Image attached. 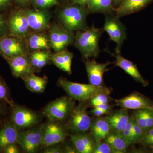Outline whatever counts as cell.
Instances as JSON below:
<instances>
[{
    "label": "cell",
    "instance_id": "1",
    "mask_svg": "<svg viewBox=\"0 0 153 153\" xmlns=\"http://www.w3.org/2000/svg\"><path fill=\"white\" fill-rule=\"evenodd\" d=\"M58 84L70 97L79 101H87L98 94L110 95L113 90L112 88L104 85L96 86L90 83L83 84L71 82L63 77L59 78Z\"/></svg>",
    "mask_w": 153,
    "mask_h": 153
},
{
    "label": "cell",
    "instance_id": "2",
    "mask_svg": "<svg viewBox=\"0 0 153 153\" xmlns=\"http://www.w3.org/2000/svg\"><path fill=\"white\" fill-rule=\"evenodd\" d=\"M103 30V29L96 28L93 26L76 31L74 36V46L85 59L96 58L98 56L100 39Z\"/></svg>",
    "mask_w": 153,
    "mask_h": 153
},
{
    "label": "cell",
    "instance_id": "3",
    "mask_svg": "<svg viewBox=\"0 0 153 153\" xmlns=\"http://www.w3.org/2000/svg\"><path fill=\"white\" fill-rule=\"evenodd\" d=\"M88 12L85 7L78 4H69L62 7L58 11L60 25L70 32L87 28L86 19Z\"/></svg>",
    "mask_w": 153,
    "mask_h": 153
},
{
    "label": "cell",
    "instance_id": "4",
    "mask_svg": "<svg viewBox=\"0 0 153 153\" xmlns=\"http://www.w3.org/2000/svg\"><path fill=\"white\" fill-rule=\"evenodd\" d=\"M87 101H80L69 115L67 124V130L75 134L85 132L89 131L92 123L87 111Z\"/></svg>",
    "mask_w": 153,
    "mask_h": 153
},
{
    "label": "cell",
    "instance_id": "5",
    "mask_svg": "<svg viewBox=\"0 0 153 153\" xmlns=\"http://www.w3.org/2000/svg\"><path fill=\"white\" fill-rule=\"evenodd\" d=\"M74 106L73 98L62 97L47 105L43 110V114L50 121H63L69 117Z\"/></svg>",
    "mask_w": 153,
    "mask_h": 153
},
{
    "label": "cell",
    "instance_id": "6",
    "mask_svg": "<svg viewBox=\"0 0 153 153\" xmlns=\"http://www.w3.org/2000/svg\"><path fill=\"white\" fill-rule=\"evenodd\" d=\"M30 52L26 38L12 35L0 38V54L6 60L21 55H28Z\"/></svg>",
    "mask_w": 153,
    "mask_h": 153
},
{
    "label": "cell",
    "instance_id": "7",
    "mask_svg": "<svg viewBox=\"0 0 153 153\" xmlns=\"http://www.w3.org/2000/svg\"><path fill=\"white\" fill-rule=\"evenodd\" d=\"M103 29L108 34L110 40L116 44V53L120 54L123 44L126 38V33L119 18L112 14L106 15Z\"/></svg>",
    "mask_w": 153,
    "mask_h": 153
},
{
    "label": "cell",
    "instance_id": "8",
    "mask_svg": "<svg viewBox=\"0 0 153 153\" xmlns=\"http://www.w3.org/2000/svg\"><path fill=\"white\" fill-rule=\"evenodd\" d=\"M49 38L50 46L55 52L66 49L74 42V33L66 30L60 24L50 25L49 29Z\"/></svg>",
    "mask_w": 153,
    "mask_h": 153
},
{
    "label": "cell",
    "instance_id": "9",
    "mask_svg": "<svg viewBox=\"0 0 153 153\" xmlns=\"http://www.w3.org/2000/svg\"><path fill=\"white\" fill-rule=\"evenodd\" d=\"M17 143L26 152H36L42 145V127L27 131H18Z\"/></svg>",
    "mask_w": 153,
    "mask_h": 153
},
{
    "label": "cell",
    "instance_id": "10",
    "mask_svg": "<svg viewBox=\"0 0 153 153\" xmlns=\"http://www.w3.org/2000/svg\"><path fill=\"white\" fill-rule=\"evenodd\" d=\"M51 121L42 127V145L47 147L62 142L68 135L64 127Z\"/></svg>",
    "mask_w": 153,
    "mask_h": 153
},
{
    "label": "cell",
    "instance_id": "11",
    "mask_svg": "<svg viewBox=\"0 0 153 153\" xmlns=\"http://www.w3.org/2000/svg\"><path fill=\"white\" fill-rule=\"evenodd\" d=\"M8 30L11 35L26 38L30 29L24 9L14 11L7 22Z\"/></svg>",
    "mask_w": 153,
    "mask_h": 153
},
{
    "label": "cell",
    "instance_id": "12",
    "mask_svg": "<svg viewBox=\"0 0 153 153\" xmlns=\"http://www.w3.org/2000/svg\"><path fill=\"white\" fill-rule=\"evenodd\" d=\"M117 106L126 109L153 108V100L137 91L120 99L114 100Z\"/></svg>",
    "mask_w": 153,
    "mask_h": 153
},
{
    "label": "cell",
    "instance_id": "13",
    "mask_svg": "<svg viewBox=\"0 0 153 153\" xmlns=\"http://www.w3.org/2000/svg\"><path fill=\"white\" fill-rule=\"evenodd\" d=\"M30 30L33 31L49 30L51 14L47 10L24 9Z\"/></svg>",
    "mask_w": 153,
    "mask_h": 153
},
{
    "label": "cell",
    "instance_id": "14",
    "mask_svg": "<svg viewBox=\"0 0 153 153\" xmlns=\"http://www.w3.org/2000/svg\"><path fill=\"white\" fill-rule=\"evenodd\" d=\"M11 119L18 130L32 126L38 121V116L35 113L26 108L18 106L13 109Z\"/></svg>",
    "mask_w": 153,
    "mask_h": 153
},
{
    "label": "cell",
    "instance_id": "15",
    "mask_svg": "<svg viewBox=\"0 0 153 153\" xmlns=\"http://www.w3.org/2000/svg\"><path fill=\"white\" fill-rule=\"evenodd\" d=\"M6 60L10 67L12 74L17 78L23 79L36 72L29 55L17 56Z\"/></svg>",
    "mask_w": 153,
    "mask_h": 153
},
{
    "label": "cell",
    "instance_id": "16",
    "mask_svg": "<svg viewBox=\"0 0 153 153\" xmlns=\"http://www.w3.org/2000/svg\"><path fill=\"white\" fill-rule=\"evenodd\" d=\"M112 62L108 61L105 63H98L94 60L86 59L84 62L89 83L96 86L104 84L103 75L108 69L107 66Z\"/></svg>",
    "mask_w": 153,
    "mask_h": 153
},
{
    "label": "cell",
    "instance_id": "17",
    "mask_svg": "<svg viewBox=\"0 0 153 153\" xmlns=\"http://www.w3.org/2000/svg\"><path fill=\"white\" fill-rule=\"evenodd\" d=\"M112 55L115 58V64L116 66L120 67L126 73L131 76L136 82L140 83L144 87L147 86L149 82L145 79L140 73L136 65L122 56L120 54Z\"/></svg>",
    "mask_w": 153,
    "mask_h": 153
},
{
    "label": "cell",
    "instance_id": "18",
    "mask_svg": "<svg viewBox=\"0 0 153 153\" xmlns=\"http://www.w3.org/2000/svg\"><path fill=\"white\" fill-rule=\"evenodd\" d=\"M106 117L111 132L121 134L126 127L130 116L127 109L121 108L109 114Z\"/></svg>",
    "mask_w": 153,
    "mask_h": 153
},
{
    "label": "cell",
    "instance_id": "19",
    "mask_svg": "<svg viewBox=\"0 0 153 153\" xmlns=\"http://www.w3.org/2000/svg\"><path fill=\"white\" fill-rule=\"evenodd\" d=\"M30 51L49 50L51 48L49 35L44 31L30 32L26 38Z\"/></svg>",
    "mask_w": 153,
    "mask_h": 153
},
{
    "label": "cell",
    "instance_id": "20",
    "mask_svg": "<svg viewBox=\"0 0 153 153\" xmlns=\"http://www.w3.org/2000/svg\"><path fill=\"white\" fill-rule=\"evenodd\" d=\"M80 133L70 135L71 141L74 145L76 152L94 153L95 140L92 135Z\"/></svg>",
    "mask_w": 153,
    "mask_h": 153
},
{
    "label": "cell",
    "instance_id": "21",
    "mask_svg": "<svg viewBox=\"0 0 153 153\" xmlns=\"http://www.w3.org/2000/svg\"><path fill=\"white\" fill-rule=\"evenodd\" d=\"M153 0H123L115 10L116 16L120 18L136 13L145 8Z\"/></svg>",
    "mask_w": 153,
    "mask_h": 153
},
{
    "label": "cell",
    "instance_id": "22",
    "mask_svg": "<svg viewBox=\"0 0 153 153\" xmlns=\"http://www.w3.org/2000/svg\"><path fill=\"white\" fill-rule=\"evenodd\" d=\"M131 117L144 134L153 128V108L135 110Z\"/></svg>",
    "mask_w": 153,
    "mask_h": 153
},
{
    "label": "cell",
    "instance_id": "23",
    "mask_svg": "<svg viewBox=\"0 0 153 153\" xmlns=\"http://www.w3.org/2000/svg\"><path fill=\"white\" fill-rule=\"evenodd\" d=\"M18 130L13 122H8L0 130V151L4 152L9 145L17 143Z\"/></svg>",
    "mask_w": 153,
    "mask_h": 153
},
{
    "label": "cell",
    "instance_id": "24",
    "mask_svg": "<svg viewBox=\"0 0 153 153\" xmlns=\"http://www.w3.org/2000/svg\"><path fill=\"white\" fill-rule=\"evenodd\" d=\"M90 130L95 141L104 140L111 132L106 117H98L92 121Z\"/></svg>",
    "mask_w": 153,
    "mask_h": 153
},
{
    "label": "cell",
    "instance_id": "25",
    "mask_svg": "<svg viewBox=\"0 0 153 153\" xmlns=\"http://www.w3.org/2000/svg\"><path fill=\"white\" fill-rule=\"evenodd\" d=\"M73 58V53L66 49L52 54L51 61L60 70L70 74Z\"/></svg>",
    "mask_w": 153,
    "mask_h": 153
},
{
    "label": "cell",
    "instance_id": "26",
    "mask_svg": "<svg viewBox=\"0 0 153 153\" xmlns=\"http://www.w3.org/2000/svg\"><path fill=\"white\" fill-rule=\"evenodd\" d=\"M112 0H91L86 6L88 13H101L108 15L115 11Z\"/></svg>",
    "mask_w": 153,
    "mask_h": 153
},
{
    "label": "cell",
    "instance_id": "27",
    "mask_svg": "<svg viewBox=\"0 0 153 153\" xmlns=\"http://www.w3.org/2000/svg\"><path fill=\"white\" fill-rule=\"evenodd\" d=\"M23 80L27 88L30 91L36 93L44 92L48 82L46 77L37 76L34 73L25 77Z\"/></svg>",
    "mask_w": 153,
    "mask_h": 153
},
{
    "label": "cell",
    "instance_id": "28",
    "mask_svg": "<svg viewBox=\"0 0 153 153\" xmlns=\"http://www.w3.org/2000/svg\"><path fill=\"white\" fill-rule=\"evenodd\" d=\"M52 54L49 50L33 51L30 54V59L33 68L40 70L51 61Z\"/></svg>",
    "mask_w": 153,
    "mask_h": 153
},
{
    "label": "cell",
    "instance_id": "29",
    "mask_svg": "<svg viewBox=\"0 0 153 153\" xmlns=\"http://www.w3.org/2000/svg\"><path fill=\"white\" fill-rule=\"evenodd\" d=\"M104 140L112 148L114 153L126 152L129 145L120 134L110 132Z\"/></svg>",
    "mask_w": 153,
    "mask_h": 153
},
{
    "label": "cell",
    "instance_id": "30",
    "mask_svg": "<svg viewBox=\"0 0 153 153\" xmlns=\"http://www.w3.org/2000/svg\"><path fill=\"white\" fill-rule=\"evenodd\" d=\"M113 100V99L109 96V95L100 94L88 100H87V102L88 105H89L93 108L99 105L108 104Z\"/></svg>",
    "mask_w": 153,
    "mask_h": 153
},
{
    "label": "cell",
    "instance_id": "31",
    "mask_svg": "<svg viewBox=\"0 0 153 153\" xmlns=\"http://www.w3.org/2000/svg\"><path fill=\"white\" fill-rule=\"evenodd\" d=\"M144 135L142 128L135 122H134L131 134V144L139 143Z\"/></svg>",
    "mask_w": 153,
    "mask_h": 153
},
{
    "label": "cell",
    "instance_id": "32",
    "mask_svg": "<svg viewBox=\"0 0 153 153\" xmlns=\"http://www.w3.org/2000/svg\"><path fill=\"white\" fill-rule=\"evenodd\" d=\"M33 3L39 10H47L53 6L59 4L58 0H35Z\"/></svg>",
    "mask_w": 153,
    "mask_h": 153
},
{
    "label": "cell",
    "instance_id": "33",
    "mask_svg": "<svg viewBox=\"0 0 153 153\" xmlns=\"http://www.w3.org/2000/svg\"><path fill=\"white\" fill-rule=\"evenodd\" d=\"M94 153H114L110 145L105 141H95V148Z\"/></svg>",
    "mask_w": 153,
    "mask_h": 153
},
{
    "label": "cell",
    "instance_id": "34",
    "mask_svg": "<svg viewBox=\"0 0 153 153\" xmlns=\"http://www.w3.org/2000/svg\"><path fill=\"white\" fill-rule=\"evenodd\" d=\"M134 120L131 116H130L129 120L126 127L125 129L120 134L124 139L125 140L126 142L127 143L129 146L131 144V134L132 130L133 127Z\"/></svg>",
    "mask_w": 153,
    "mask_h": 153
},
{
    "label": "cell",
    "instance_id": "35",
    "mask_svg": "<svg viewBox=\"0 0 153 153\" xmlns=\"http://www.w3.org/2000/svg\"><path fill=\"white\" fill-rule=\"evenodd\" d=\"M1 100H4L12 106L13 105L10 100L8 99V93L7 85L3 78L0 76V101Z\"/></svg>",
    "mask_w": 153,
    "mask_h": 153
},
{
    "label": "cell",
    "instance_id": "36",
    "mask_svg": "<svg viewBox=\"0 0 153 153\" xmlns=\"http://www.w3.org/2000/svg\"><path fill=\"white\" fill-rule=\"evenodd\" d=\"M8 30L7 23L6 22L3 16L0 14V38L6 36Z\"/></svg>",
    "mask_w": 153,
    "mask_h": 153
},
{
    "label": "cell",
    "instance_id": "37",
    "mask_svg": "<svg viewBox=\"0 0 153 153\" xmlns=\"http://www.w3.org/2000/svg\"><path fill=\"white\" fill-rule=\"evenodd\" d=\"M56 145L48 146V148L44 151V153H63V151L62 148L59 146H56Z\"/></svg>",
    "mask_w": 153,
    "mask_h": 153
},
{
    "label": "cell",
    "instance_id": "38",
    "mask_svg": "<svg viewBox=\"0 0 153 153\" xmlns=\"http://www.w3.org/2000/svg\"><path fill=\"white\" fill-rule=\"evenodd\" d=\"M94 107L97 108H99V109H101L103 111H105L108 114H109L111 113L113 108L112 105H110L109 103L108 104L99 105Z\"/></svg>",
    "mask_w": 153,
    "mask_h": 153
},
{
    "label": "cell",
    "instance_id": "39",
    "mask_svg": "<svg viewBox=\"0 0 153 153\" xmlns=\"http://www.w3.org/2000/svg\"><path fill=\"white\" fill-rule=\"evenodd\" d=\"M90 113L91 114L96 117H101L104 115L108 114L105 111H103L96 107L93 108V109L90 111Z\"/></svg>",
    "mask_w": 153,
    "mask_h": 153
},
{
    "label": "cell",
    "instance_id": "40",
    "mask_svg": "<svg viewBox=\"0 0 153 153\" xmlns=\"http://www.w3.org/2000/svg\"><path fill=\"white\" fill-rule=\"evenodd\" d=\"M4 152L6 153H18L20 152L16 143L9 145L5 149Z\"/></svg>",
    "mask_w": 153,
    "mask_h": 153
},
{
    "label": "cell",
    "instance_id": "41",
    "mask_svg": "<svg viewBox=\"0 0 153 153\" xmlns=\"http://www.w3.org/2000/svg\"><path fill=\"white\" fill-rule=\"evenodd\" d=\"M13 1V0H0V10L7 9L11 6Z\"/></svg>",
    "mask_w": 153,
    "mask_h": 153
},
{
    "label": "cell",
    "instance_id": "42",
    "mask_svg": "<svg viewBox=\"0 0 153 153\" xmlns=\"http://www.w3.org/2000/svg\"><path fill=\"white\" fill-rule=\"evenodd\" d=\"M17 6L21 8H24L29 5L31 1L30 0H13Z\"/></svg>",
    "mask_w": 153,
    "mask_h": 153
},
{
    "label": "cell",
    "instance_id": "43",
    "mask_svg": "<svg viewBox=\"0 0 153 153\" xmlns=\"http://www.w3.org/2000/svg\"><path fill=\"white\" fill-rule=\"evenodd\" d=\"M143 146L151 149L153 148V137L146 140H142L139 143Z\"/></svg>",
    "mask_w": 153,
    "mask_h": 153
},
{
    "label": "cell",
    "instance_id": "44",
    "mask_svg": "<svg viewBox=\"0 0 153 153\" xmlns=\"http://www.w3.org/2000/svg\"><path fill=\"white\" fill-rule=\"evenodd\" d=\"M152 137H153V128L151 129L144 134V135L143 137L141 140H142L149 139H150Z\"/></svg>",
    "mask_w": 153,
    "mask_h": 153
},
{
    "label": "cell",
    "instance_id": "45",
    "mask_svg": "<svg viewBox=\"0 0 153 153\" xmlns=\"http://www.w3.org/2000/svg\"><path fill=\"white\" fill-rule=\"evenodd\" d=\"M90 1L91 0H79V1L78 2V4L80 5L83 7H85L87 6Z\"/></svg>",
    "mask_w": 153,
    "mask_h": 153
},
{
    "label": "cell",
    "instance_id": "46",
    "mask_svg": "<svg viewBox=\"0 0 153 153\" xmlns=\"http://www.w3.org/2000/svg\"><path fill=\"white\" fill-rule=\"evenodd\" d=\"M123 0H112L113 4L116 5L120 4Z\"/></svg>",
    "mask_w": 153,
    "mask_h": 153
},
{
    "label": "cell",
    "instance_id": "47",
    "mask_svg": "<svg viewBox=\"0 0 153 153\" xmlns=\"http://www.w3.org/2000/svg\"><path fill=\"white\" fill-rule=\"evenodd\" d=\"M2 111V107L1 104H0V111Z\"/></svg>",
    "mask_w": 153,
    "mask_h": 153
},
{
    "label": "cell",
    "instance_id": "48",
    "mask_svg": "<svg viewBox=\"0 0 153 153\" xmlns=\"http://www.w3.org/2000/svg\"><path fill=\"white\" fill-rule=\"evenodd\" d=\"M30 1H31V2L34 3V1H35V0H30Z\"/></svg>",
    "mask_w": 153,
    "mask_h": 153
},
{
    "label": "cell",
    "instance_id": "49",
    "mask_svg": "<svg viewBox=\"0 0 153 153\" xmlns=\"http://www.w3.org/2000/svg\"><path fill=\"white\" fill-rule=\"evenodd\" d=\"M152 149V150H151V152L153 153V148H152V149Z\"/></svg>",
    "mask_w": 153,
    "mask_h": 153
},
{
    "label": "cell",
    "instance_id": "50",
    "mask_svg": "<svg viewBox=\"0 0 153 153\" xmlns=\"http://www.w3.org/2000/svg\"><path fill=\"white\" fill-rule=\"evenodd\" d=\"M61 1H68V0H61Z\"/></svg>",
    "mask_w": 153,
    "mask_h": 153
}]
</instances>
